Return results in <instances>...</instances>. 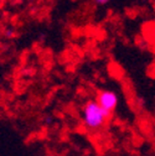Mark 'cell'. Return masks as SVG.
<instances>
[{
  "mask_svg": "<svg viewBox=\"0 0 155 156\" xmlns=\"http://www.w3.org/2000/svg\"><path fill=\"white\" fill-rule=\"evenodd\" d=\"M96 103L98 104L106 113H108L110 115L112 112L118 105V95L112 90H107V89L99 90L97 93Z\"/></svg>",
  "mask_w": 155,
  "mask_h": 156,
  "instance_id": "cell-2",
  "label": "cell"
},
{
  "mask_svg": "<svg viewBox=\"0 0 155 156\" xmlns=\"http://www.w3.org/2000/svg\"><path fill=\"white\" fill-rule=\"evenodd\" d=\"M109 2V0H94V3L96 4H98V5H104Z\"/></svg>",
  "mask_w": 155,
  "mask_h": 156,
  "instance_id": "cell-3",
  "label": "cell"
},
{
  "mask_svg": "<svg viewBox=\"0 0 155 156\" xmlns=\"http://www.w3.org/2000/svg\"><path fill=\"white\" fill-rule=\"evenodd\" d=\"M110 118V115L106 113L96 101H89L83 109V119L85 124L91 129H99L103 126V124L107 122V119Z\"/></svg>",
  "mask_w": 155,
  "mask_h": 156,
  "instance_id": "cell-1",
  "label": "cell"
},
{
  "mask_svg": "<svg viewBox=\"0 0 155 156\" xmlns=\"http://www.w3.org/2000/svg\"><path fill=\"white\" fill-rule=\"evenodd\" d=\"M13 35V30H8V32H6V36H11Z\"/></svg>",
  "mask_w": 155,
  "mask_h": 156,
  "instance_id": "cell-4",
  "label": "cell"
}]
</instances>
